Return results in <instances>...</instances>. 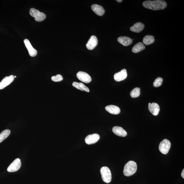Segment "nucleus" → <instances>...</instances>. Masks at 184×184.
I'll return each instance as SVG.
<instances>
[{
	"label": "nucleus",
	"instance_id": "nucleus-16",
	"mask_svg": "<svg viewBox=\"0 0 184 184\" xmlns=\"http://www.w3.org/2000/svg\"><path fill=\"white\" fill-rule=\"evenodd\" d=\"M118 41L123 45L128 46L130 45L132 43V40L128 37L122 36L118 38Z\"/></svg>",
	"mask_w": 184,
	"mask_h": 184
},
{
	"label": "nucleus",
	"instance_id": "nucleus-18",
	"mask_svg": "<svg viewBox=\"0 0 184 184\" xmlns=\"http://www.w3.org/2000/svg\"><path fill=\"white\" fill-rule=\"evenodd\" d=\"M145 49V46L142 42H139L136 44L132 48V52L134 53L139 52Z\"/></svg>",
	"mask_w": 184,
	"mask_h": 184
},
{
	"label": "nucleus",
	"instance_id": "nucleus-20",
	"mask_svg": "<svg viewBox=\"0 0 184 184\" xmlns=\"http://www.w3.org/2000/svg\"><path fill=\"white\" fill-rule=\"evenodd\" d=\"M11 131L9 129L4 130L0 133V143L6 139L10 134Z\"/></svg>",
	"mask_w": 184,
	"mask_h": 184
},
{
	"label": "nucleus",
	"instance_id": "nucleus-28",
	"mask_svg": "<svg viewBox=\"0 0 184 184\" xmlns=\"http://www.w3.org/2000/svg\"><path fill=\"white\" fill-rule=\"evenodd\" d=\"M181 176L184 179V169H183L182 172L181 174Z\"/></svg>",
	"mask_w": 184,
	"mask_h": 184
},
{
	"label": "nucleus",
	"instance_id": "nucleus-10",
	"mask_svg": "<svg viewBox=\"0 0 184 184\" xmlns=\"http://www.w3.org/2000/svg\"><path fill=\"white\" fill-rule=\"evenodd\" d=\"M127 76V73L126 70L123 69L119 72L115 73L114 75V79L117 82H120L124 80Z\"/></svg>",
	"mask_w": 184,
	"mask_h": 184
},
{
	"label": "nucleus",
	"instance_id": "nucleus-6",
	"mask_svg": "<svg viewBox=\"0 0 184 184\" xmlns=\"http://www.w3.org/2000/svg\"><path fill=\"white\" fill-rule=\"evenodd\" d=\"M76 76L78 80L84 83H88L91 81V77L86 72H78L76 74Z\"/></svg>",
	"mask_w": 184,
	"mask_h": 184
},
{
	"label": "nucleus",
	"instance_id": "nucleus-7",
	"mask_svg": "<svg viewBox=\"0 0 184 184\" xmlns=\"http://www.w3.org/2000/svg\"><path fill=\"white\" fill-rule=\"evenodd\" d=\"M100 138L99 135L95 133L88 135L85 138V140L87 144H91L97 143L100 139Z\"/></svg>",
	"mask_w": 184,
	"mask_h": 184
},
{
	"label": "nucleus",
	"instance_id": "nucleus-27",
	"mask_svg": "<svg viewBox=\"0 0 184 184\" xmlns=\"http://www.w3.org/2000/svg\"><path fill=\"white\" fill-rule=\"evenodd\" d=\"M72 86L74 87H75V88L80 90V91H83L80 86L79 83L77 82H74L72 83Z\"/></svg>",
	"mask_w": 184,
	"mask_h": 184
},
{
	"label": "nucleus",
	"instance_id": "nucleus-11",
	"mask_svg": "<svg viewBox=\"0 0 184 184\" xmlns=\"http://www.w3.org/2000/svg\"><path fill=\"white\" fill-rule=\"evenodd\" d=\"M24 43L27 48L30 56L32 57H35L37 54V51L32 47L29 40L27 39H25L24 40Z\"/></svg>",
	"mask_w": 184,
	"mask_h": 184
},
{
	"label": "nucleus",
	"instance_id": "nucleus-9",
	"mask_svg": "<svg viewBox=\"0 0 184 184\" xmlns=\"http://www.w3.org/2000/svg\"><path fill=\"white\" fill-rule=\"evenodd\" d=\"M98 43V40L97 37L92 36L86 44L87 49L90 50H93L97 46Z\"/></svg>",
	"mask_w": 184,
	"mask_h": 184
},
{
	"label": "nucleus",
	"instance_id": "nucleus-23",
	"mask_svg": "<svg viewBox=\"0 0 184 184\" xmlns=\"http://www.w3.org/2000/svg\"><path fill=\"white\" fill-rule=\"evenodd\" d=\"M163 81V78H157L153 82V86L155 87H157L161 86L162 83Z\"/></svg>",
	"mask_w": 184,
	"mask_h": 184
},
{
	"label": "nucleus",
	"instance_id": "nucleus-21",
	"mask_svg": "<svg viewBox=\"0 0 184 184\" xmlns=\"http://www.w3.org/2000/svg\"><path fill=\"white\" fill-rule=\"evenodd\" d=\"M140 95V89L139 88H135L131 92L130 96L132 98L139 97Z\"/></svg>",
	"mask_w": 184,
	"mask_h": 184
},
{
	"label": "nucleus",
	"instance_id": "nucleus-17",
	"mask_svg": "<svg viewBox=\"0 0 184 184\" xmlns=\"http://www.w3.org/2000/svg\"><path fill=\"white\" fill-rule=\"evenodd\" d=\"M144 27L143 24L141 22L136 23L130 28L131 31L133 32L139 33L143 30Z\"/></svg>",
	"mask_w": 184,
	"mask_h": 184
},
{
	"label": "nucleus",
	"instance_id": "nucleus-26",
	"mask_svg": "<svg viewBox=\"0 0 184 184\" xmlns=\"http://www.w3.org/2000/svg\"><path fill=\"white\" fill-rule=\"evenodd\" d=\"M79 84L81 88L83 90V91L87 92H89L90 90L88 88L85 86L84 84L81 83H79Z\"/></svg>",
	"mask_w": 184,
	"mask_h": 184
},
{
	"label": "nucleus",
	"instance_id": "nucleus-2",
	"mask_svg": "<svg viewBox=\"0 0 184 184\" xmlns=\"http://www.w3.org/2000/svg\"><path fill=\"white\" fill-rule=\"evenodd\" d=\"M137 170V165L135 162L129 161L124 166V174L126 176H130L134 174Z\"/></svg>",
	"mask_w": 184,
	"mask_h": 184
},
{
	"label": "nucleus",
	"instance_id": "nucleus-4",
	"mask_svg": "<svg viewBox=\"0 0 184 184\" xmlns=\"http://www.w3.org/2000/svg\"><path fill=\"white\" fill-rule=\"evenodd\" d=\"M171 143L167 139H164L160 143L159 150L161 153L164 155L167 154L170 150Z\"/></svg>",
	"mask_w": 184,
	"mask_h": 184
},
{
	"label": "nucleus",
	"instance_id": "nucleus-3",
	"mask_svg": "<svg viewBox=\"0 0 184 184\" xmlns=\"http://www.w3.org/2000/svg\"><path fill=\"white\" fill-rule=\"evenodd\" d=\"M103 180L106 183H109L111 180V174L109 168L106 166L102 167L100 170Z\"/></svg>",
	"mask_w": 184,
	"mask_h": 184
},
{
	"label": "nucleus",
	"instance_id": "nucleus-15",
	"mask_svg": "<svg viewBox=\"0 0 184 184\" xmlns=\"http://www.w3.org/2000/svg\"><path fill=\"white\" fill-rule=\"evenodd\" d=\"M105 109L109 113L114 115H117L120 112L119 107L114 105H109L105 107Z\"/></svg>",
	"mask_w": 184,
	"mask_h": 184
},
{
	"label": "nucleus",
	"instance_id": "nucleus-14",
	"mask_svg": "<svg viewBox=\"0 0 184 184\" xmlns=\"http://www.w3.org/2000/svg\"><path fill=\"white\" fill-rule=\"evenodd\" d=\"M112 131L115 134L120 137H125L127 135L126 131L121 127L118 126L114 127Z\"/></svg>",
	"mask_w": 184,
	"mask_h": 184
},
{
	"label": "nucleus",
	"instance_id": "nucleus-22",
	"mask_svg": "<svg viewBox=\"0 0 184 184\" xmlns=\"http://www.w3.org/2000/svg\"><path fill=\"white\" fill-rule=\"evenodd\" d=\"M46 15L43 12H40L37 16L34 18L35 20L37 22H40L46 19Z\"/></svg>",
	"mask_w": 184,
	"mask_h": 184
},
{
	"label": "nucleus",
	"instance_id": "nucleus-8",
	"mask_svg": "<svg viewBox=\"0 0 184 184\" xmlns=\"http://www.w3.org/2000/svg\"><path fill=\"white\" fill-rule=\"evenodd\" d=\"M14 79V76L11 75L9 76H6L0 82V90L5 88V87L10 85L13 82Z\"/></svg>",
	"mask_w": 184,
	"mask_h": 184
},
{
	"label": "nucleus",
	"instance_id": "nucleus-12",
	"mask_svg": "<svg viewBox=\"0 0 184 184\" xmlns=\"http://www.w3.org/2000/svg\"><path fill=\"white\" fill-rule=\"evenodd\" d=\"M148 109L151 113L154 116L158 115L160 111L159 105L155 103H152V104L149 103Z\"/></svg>",
	"mask_w": 184,
	"mask_h": 184
},
{
	"label": "nucleus",
	"instance_id": "nucleus-24",
	"mask_svg": "<svg viewBox=\"0 0 184 184\" xmlns=\"http://www.w3.org/2000/svg\"><path fill=\"white\" fill-rule=\"evenodd\" d=\"M40 11L34 8H31L29 11V14L32 17L35 18V17L40 14Z\"/></svg>",
	"mask_w": 184,
	"mask_h": 184
},
{
	"label": "nucleus",
	"instance_id": "nucleus-25",
	"mask_svg": "<svg viewBox=\"0 0 184 184\" xmlns=\"http://www.w3.org/2000/svg\"><path fill=\"white\" fill-rule=\"evenodd\" d=\"M52 80L55 82H59L62 81L63 78L60 74H58L56 76H52L51 78Z\"/></svg>",
	"mask_w": 184,
	"mask_h": 184
},
{
	"label": "nucleus",
	"instance_id": "nucleus-5",
	"mask_svg": "<svg viewBox=\"0 0 184 184\" xmlns=\"http://www.w3.org/2000/svg\"><path fill=\"white\" fill-rule=\"evenodd\" d=\"M21 166L20 159L17 158L14 160L10 164L7 168V171L9 172H14L17 171L20 168Z\"/></svg>",
	"mask_w": 184,
	"mask_h": 184
},
{
	"label": "nucleus",
	"instance_id": "nucleus-13",
	"mask_svg": "<svg viewBox=\"0 0 184 184\" xmlns=\"http://www.w3.org/2000/svg\"><path fill=\"white\" fill-rule=\"evenodd\" d=\"M91 8L92 10L98 16H102L104 14L105 10L101 6L93 4L91 6Z\"/></svg>",
	"mask_w": 184,
	"mask_h": 184
},
{
	"label": "nucleus",
	"instance_id": "nucleus-19",
	"mask_svg": "<svg viewBox=\"0 0 184 184\" xmlns=\"http://www.w3.org/2000/svg\"><path fill=\"white\" fill-rule=\"evenodd\" d=\"M144 44L148 45L153 43L155 41L154 37L152 36L147 35L144 37L143 39Z\"/></svg>",
	"mask_w": 184,
	"mask_h": 184
},
{
	"label": "nucleus",
	"instance_id": "nucleus-30",
	"mask_svg": "<svg viewBox=\"0 0 184 184\" xmlns=\"http://www.w3.org/2000/svg\"><path fill=\"white\" fill-rule=\"evenodd\" d=\"M14 78H16L17 76H14Z\"/></svg>",
	"mask_w": 184,
	"mask_h": 184
},
{
	"label": "nucleus",
	"instance_id": "nucleus-29",
	"mask_svg": "<svg viewBox=\"0 0 184 184\" xmlns=\"http://www.w3.org/2000/svg\"><path fill=\"white\" fill-rule=\"evenodd\" d=\"M116 1H117L118 3H121V2L122 1V0H117Z\"/></svg>",
	"mask_w": 184,
	"mask_h": 184
},
{
	"label": "nucleus",
	"instance_id": "nucleus-1",
	"mask_svg": "<svg viewBox=\"0 0 184 184\" xmlns=\"http://www.w3.org/2000/svg\"><path fill=\"white\" fill-rule=\"evenodd\" d=\"M144 8L153 10H159L165 9L167 6L166 2L162 0H155V1H147L143 3Z\"/></svg>",
	"mask_w": 184,
	"mask_h": 184
}]
</instances>
